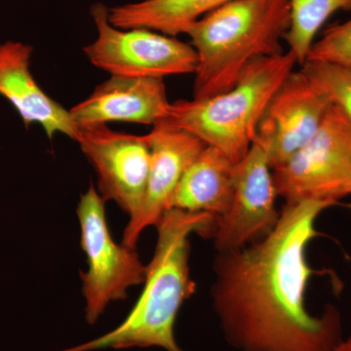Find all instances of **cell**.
Segmentation results:
<instances>
[{
	"label": "cell",
	"mask_w": 351,
	"mask_h": 351,
	"mask_svg": "<svg viewBox=\"0 0 351 351\" xmlns=\"http://www.w3.org/2000/svg\"><path fill=\"white\" fill-rule=\"evenodd\" d=\"M277 195L336 204L351 195V121L332 105L315 135L282 165L272 170Z\"/></svg>",
	"instance_id": "obj_5"
},
{
	"label": "cell",
	"mask_w": 351,
	"mask_h": 351,
	"mask_svg": "<svg viewBox=\"0 0 351 351\" xmlns=\"http://www.w3.org/2000/svg\"><path fill=\"white\" fill-rule=\"evenodd\" d=\"M164 78L112 75L69 110L80 127L121 121L156 125L169 117Z\"/></svg>",
	"instance_id": "obj_12"
},
{
	"label": "cell",
	"mask_w": 351,
	"mask_h": 351,
	"mask_svg": "<svg viewBox=\"0 0 351 351\" xmlns=\"http://www.w3.org/2000/svg\"><path fill=\"white\" fill-rule=\"evenodd\" d=\"M76 213L89 265L86 274H82L85 319L93 325L110 302L126 299L129 288L145 282L147 267L135 249L112 239L106 219L105 200L93 186L82 195Z\"/></svg>",
	"instance_id": "obj_7"
},
{
	"label": "cell",
	"mask_w": 351,
	"mask_h": 351,
	"mask_svg": "<svg viewBox=\"0 0 351 351\" xmlns=\"http://www.w3.org/2000/svg\"><path fill=\"white\" fill-rule=\"evenodd\" d=\"M306 61L328 62L351 68V19L328 27L314 43Z\"/></svg>",
	"instance_id": "obj_18"
},
{
	"label": "cell",
	"mask_w": 351,
	"mask_h": 351,
	"mask_svg": "<svg viewBox=\"0 0 351 351\" xmlns=\"http://www.w3.org/2000/svg\"><path fill=\"white\" fill-rule=\"evenodd\" d=\"M332 351H351V338L346 341L341 339Z\"/></svg>",
	"instance_id": "obj_19"
},
{
	"label": "cell",
	"mask_w": 351,
	"mask_h": 351,
	"mask_svg": "<svg viewBox=\"0 0 351 351\" xmlns=\"http://www.w3.org/2000/svg\"><path fill=\"white\" fill-rule=\"evenodd\" d=\"M331 203H286L265 239L219 252L214 263L213 306L226 341L239 351H332L341 341L338 309L320 316L307 311L313 269L307 247L315 223Z\"/></svg>",
	"instance_id": "obj_1"
},
{
	"label": "cell",
	"mask_w": 351,
	"mask_h": 351,
	"mask_svg": "<svg viewBox=\"0 0 351 351\" xmlns=\"http://www.w3.org/2000/svg\"><path fill=\"white\" fill-rule=\"evenodd\" d=\"M34 47L19 41L0 44V96L19 113L27 127L38 124L52 140L63 134L77 142L80 127L71 112L44 92L31 71Z\"/></svg>",
	"instance_id": "obj_13"
},
{
	"label": "cell",
	"mask_w": 351,
	"mask_h": 351,
	"mask_svg": "<svg viewBox=\"0 0 351 351\" xmlns=\"http://www.w3.org/2000/svg\"><path fill=\"white\" fill-rule=\"evenodd\" d=\"M232 0H143L108 9L119 29H147L177 38L207 14Z\"/></svg>",
	"instance_id": "obj_15"
},
{
	"label": "cell",
	"mask_w": 351,
	"mask_h": 351,
	"mask_svg": "<svg viewBox=\"0 0 351 351\" xmlns=\"http://www.w3.org/2000/svg\"><path fill=\"white\" fill-rule=\"evenodd\" d=\"M98 176L100 195L136 218L144 204L151 147L147 136L131 135L107 124L80 127L77 140Z\"/></svg>",
	"instance_id": "obj_9"
},
{
	"label": "cell",
	"mask_w": 351,
	"mask_h": 351,
	"mask_svg": "<svg viewBox=\"0 0 351 351\" xmlns=\"http://www.w3.org/2000/svg\"><path fill=\"white\" fill-rule=\"evenodd\" d=\"M215 221L209 214L168 209L156 226L158 239L145 288L128 316L107 334L61 351L152 346L184 351L176 341L174 328L182 304L195 292L189 274V237L193 232L211 237Z\"/></svg>",
	"instance_id": "obj_2"
},
{
	"label": "cell",
	"mask_w": 351,
	"mask_h": 351,
	"mask_svg": "<svg viewBox=\"0 0 351 351\" xmlns=\"http://www.w3.org/2000/svg\"><path fill=\"white\" fill-rule=\"evenodd\" d=\"M301 71L338 106L351 121V68L328 62L306 61Z\"/></svg>",
	"instance_id": "obj_17"
},
{
	"label": "cell",
	"mask_w": 351,
	"mask_h": 351,
	"mask_svg": "<svg viewBox=\"0 0 351 351\" xmlns=\"http://www.w3.org/2000/svg\"><path fill=\"white\" fill-rule=\"evenodd\" d=\"M151 147V166L144 204L136 218L130 219L123 232L122 244L135 249L141 233L156 226L169 209L173 193L186 170L206 147L188 131L167 120L152 126L147 134Z\"/></svg>",
	"instance_id": "obj_11"
},
{
	"label": "cell",
	"mask_w": 351,
	"mask_h": 351,
	"mask_svg": "<svg viewBox=\"0 0 351 351\" xmlns=\"http://www.w3.org/2000/svg\"><path fill=\"white\" fill-rule=\"evenodd\" d=\"M332 105L301 69L287 76L265 108L255 138L267 152L272 170L311 141Z\"/></svg>",
	"instance_id": "obj_10"
},
{
	"label": "cell",
	"mask_w": 351,
	"mask_h": 351,
	"mask_svg": "<svg viewBox=\"0 0 351 351\" xmlns=\"http://www.w3.org/2000/svg\"><path fill=\"white\" fill-rule=\"evenodd\" d=\"M297 64L290 51L261 58L245 69L228 91L206 99L174 101L165 120L239 163L255 141L270 99Z\"/></svg>",
	"instance_id": "obj_4"
},
{
	"label": "cell",
	"mask_w": 351,
	"mask_h": 351,
	"mask_svg": "<svg viewBox=\"0 0 351 351\" xmlns=\"http://www.w3.org/2000/svg\"><path fill=\"white\" fill-rule=\"evenodd\" d=\"M91 15L98 36L85 46L84 53L97 68L131 77L195 75L197 54L191 44L151 29L114 27L103 3L94 4Z\"/></svg>",
	"instance_id": "obj_6"
},
{
	"label": "cell",
	"mask_w": 351,
	"mask_h": 351,
	"mask_svg": "<svg viewBox=\"0 0 351 351\" xmlns=\"http://www.w3.org/2000/svg\"><path fill=\"white\" fill-rule=\"evenodd\" d=\"M277 196L267 152L254 141L248 154L235 165L230 208L215 221L211 237L217 251L237 250L267 237L280 219Z\"/></svg>",
	"instance_id": "obj_8"
},
{
	"label": "cell",
	"mask_w": 351,
	"mask_h": 351,
	"mask_svg": "<svg viewBox=\"0 0 351 351\" xmlns=\"http://www.w3.org/2000/svg\"><path fill=\"white\" fill-rule=\"evenodd\" d=\"M290 27L284 39L302 66L321 27L338 11L351 10V0H290Z\"/></svg>",
	"instance_id": "obj_16"
},
{
	"label": "cell",
	"mask_w": 351,
	"mask_h": 351,
	"mask_svg": "<svg viewBox=\"0 0 351 351\" xmlns=\"http://www.w3.org/2000/svg\"><path fill=\"white\" fill-rule=\"evenodd\" d=\"M235 164L217 147L207 145L195 157L173 193L169 209L223 216L232 203Z\"/></svg>",
	"instance_id": "obj_14"
},
{
	"label": "cell",
	"mask_w": 351,
	"mask_h": 351,
	"mask_svg": "<svg viewBox=\"0 0 351 351\" xmlns=\"http://www.w3.org/2000/svg\"><path fill=\"white\" fill-rule=\"evenodd\" d=\"M290 21V0H232L195 22L186 32L197 54L193 99L228 91L256 60L283 54Z\"/></svg>",
	"instance_id": "obj_3"
}]
</instances>
